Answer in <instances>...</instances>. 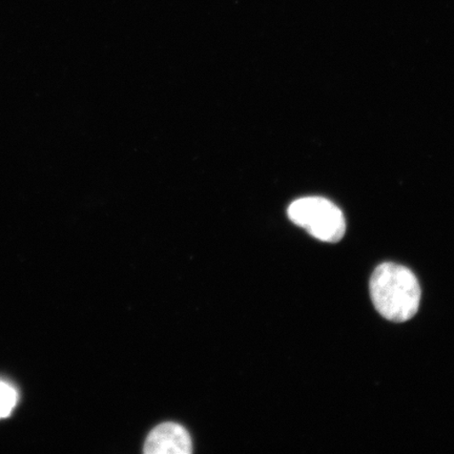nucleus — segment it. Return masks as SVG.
<instances>
[{
  "label": "nucleus",
  "instance_id": "nucleus-2",
  "mask_svg": "<svg viewBox=\"0 0 454 454\" xmlns=\"http://www.w3.org/2000/svg\"><path fill=\"white\" fill-rule=\"evenodd\" d=\"M287 214L294 224L303 227L312 237L323 242H339L345 234L343 213L325 198L298 199L289 206Z\"/></svg>",
  "mask_w": 454,
  "mask_h": 454
},
{
  "label": "nucleus",
  "instance_id": "nucleus-3",
  "mask_svg": "<svg viewBox=\"0 0 454 454\" xmlns=\"http://www.w3.org/2000/svg\"><path fill=\"white\" fill-rule=\"evenodd\" d=\"M192 442L189 433L183 426L163 423L157 426L147 436L145 444L146 454H190Z\"/></svg>",
  "mask_w": 454,
  "mask_h": 454
},
{
  "label": "nucleus",
  "instance_id": "nucleus-1",
  "mask_svg": "<svg viewBox=\"0 0 454 454\" xmlns=\"http://www.w3.org/2000/svg\"><path fill=\"white\" fill-rule=\"evenodd\" d=\"M371 296L380 315L391 322L403 323L416 316L421 302V287L411 270L383 263L372 276Z\"/></svg>",
  "mask_w": 454,
  "mask_h": 454
},
{
  "label": "nucleus",
  "instance_id": "nucleus-4",
  "mask_svg": "<svg viewBox=\"0 0 454 454\" xmlns=\"http://www.w3.org/2000/svg\"><path fill=\"white\" fill-rule=\"evenodd\" d=\"M19 395L12 386L0 381V419L7 418L12 413Z\"/></svg>",
  "mask_w": 454,
  "mask_h": 454
}]
</instances>
